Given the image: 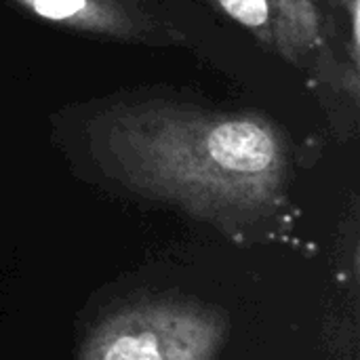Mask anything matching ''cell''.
Returning a JSON list of instances; mask_svg holds the SVG:
<instances>
[{
	"mask_svg": "<svg viewBox=\"0 0 360 360\" xmlns=\"http://www.w3.org/2000/svg\"><path fill=\"white\" fill-rule=\"evenodd\" d=\"M11 6L57 23L70 32L146 46H173L186 42L156 0H6Z\"/></svg>",
	"mask_w": 360,
	"mask_h": 360,
	"instance_id": "3957f363",
	"label": "cell"
},
{
	"mask_svg": "<svg viewBox=\"0 0 360 360\" xmlns=\"http://www.w3.org/2000/svg\"><path fill=\"white\" fill-rule=\"evenodd\" d=\"M249 30L268 51L302 61L325 38V19L316 0H202Z\"/></svg>",
	"mask_w": 360,
	"mask_h": 360,
	"instance_id": "277c9868",
	"label": "cell"
},
{
	"mask_svg": "<svg viewBox=\"0 0 360 360\" xmlns=\"http://www.w3.org/2000/svg\"><path fill=\"white\" fill-rule=\"evenodd\" d=\"M91 135L97 160L127 188L224 226L274 213L293 177L287 133L257 112L118 101Z\"/></svg>",
	"mask_w": 360,
	"mask_h": 360,
	"instance_id": "6da1fadb",
	"label": "cell"
},
{
	"mask_svg": "<svg viewBox=\"0 0 360 360\" xmlns=\"http://www.w3.org/2000/svg\"><path fill=\"white\" fill-rule=\"evenodd\" d=\"M228 338L226 310L160 300L105 316L82 340L78 360H217Z\"/></svg>",
	"mask_w": 360,
	"mask_h": 360,
	"instance_id": "7a4b0ae2",
	"label": "cell"
}]
</instances>
